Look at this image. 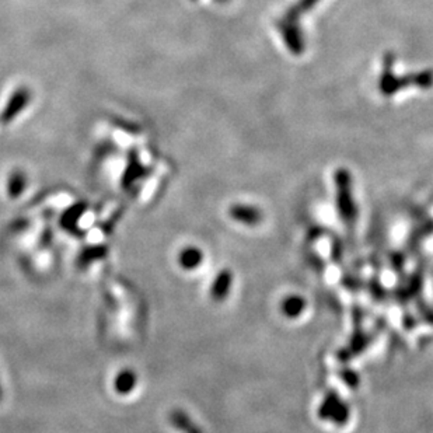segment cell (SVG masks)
<instances>
[{"label":"cell","mask_w":433,"mask_h":433,"mask_svg":"<svg viewBox=\"0 0 433 433\" xmlns=\"http://www.w3.org/2000/svg\"><path fill=\"white\" fill-rule=\"evenodd\" d=\"M408 84H415L421 88H431L433 86L432 72H421L404 79L394 77L393 74V55H386L385 70L380 79V90L385 95H392Z\"/></svg>","instance_id":"cell-1"},{"label":"cell","mask_w":433,"mask_h":433,"mask_svg":"<svg viewBox=\"0 0 433 433\" xmlns=\"http://www.w3.org/2000/svg\"><path fill=\"white\" fill-rule=\"evenodd\" d=\"M337 185V206L341 219L347 225H352L358 216V206L352 194V178L348 170L340 168L335 174Z\"/></svg>","instance_id":"cell-2"},{"label":"cell","mask_w":433,"mask_h":433,"mask_svg":"<svg viewBox=\"0 0 433 433\" xmlns=\"http://www.w3.org/2000/svg\"><path fill=\"white\" fill-rule=\"evenodd\" d=\"M319 418L333 421L335 425H345L349 420L351 411L345 401L337 393H328L317 410Z\"/></svg>","instance_id":"cell-3"},{"label":"cell","mask_w":433,"mask_h":433,"mask_svg":"<svg viewBox=\"0 0 433 433\" xmlns=\"http://www.w3.org/2000/svg\"><path fill=\"white\" fill-rule=\"evenodd\" d=\"M229 216L236 223H240L247 227L260 226L264 220V212L254 205L248 204H234L229 208Z\"/></svg>","instance_id":"cell-4"},{"label":"cell","mask_w":433,"mask_h":433,"mask_svg":"<svg viewBox=\"0 0 433 433\" xmlns=\"http://www.w3.org/2000/svg\"><path fill=\"white\" fill-rule=\"evenodd\" d=\"M278 28H279V32L288 49L293 55H302L305 51V38H303L302 29L298 25V22H292V21H286L281 18V21L278 22Z\"/></svg>","instance_id":"cell-5"},{"label":"cell","mask_w":433,"mask_h":433,"mask_svg":"<svg viewBox=\"0 0 433 433\" xmlns=\"http://www.w3.org/2000/svg\"><path fill=\"white\" fill-rule=\"evenodd\" d=\"M233 274L230 269L225 268L222 271L218 272V275L215 277L212 285H211V291H209V296L213 302L220 303L225 302L226 298L230 295L232 286H233Z\"/></svg>","instance_id":"cell-6"},{"label":"cell","mask_w":433,"mask_h":433,"mask_svg":"<svg viewBox=\"0 0 433 433\" xmlns=\"http://www.w3.org/2000/svg\"><path fill=\"white\" fill-rule=\"evenodd\" d=\"M279 307H281V313L284 314V317L289 320H296L305 313L307 307V300L302 295L291 293L282 299Z\"/></svg>","instance_id":"cell-7"},{"label":"cell","mask_w":433,"mask_h":433,"mask_svg":"<svg viewBox=\"0 0 433 433\" xmlns=\"http://www.w3.org/2000/svg\"><path fill=\"white\" fill-rule=\"evenodd\" d=\"M205 260V254L199 247L188 246L184 247L178 254V264L184 271L198 269Z\"/></svg>","instance_id":"cell-8"},{"label":"cell","mask_w":433,"mask_h":433,"mask_svg":"<svg viewBox=\"0 0 433 433\" xmlns=\"http://www.w3.org/2000/svg\"><path fill=\"white\" fill-rule=\"evenodd\" d=\"M170 424L173 428L181 433H204L202 428L196 425V422L181 408H175L168 415Z\"/></svg>","instance_id":"cell-9"},{"label":"cell","mask_w":433,"mask_h":433,"mask_svg":"<svg viewBox=\"0 0 433 433\" xmlns=\"http://www.w3.org/2000/svg\"><path fill=\"white\" fill-rule=\"evenodd\" d=\"M138 385V375L132 369H122L114 379V389L121 396L131 394Z\"/></svg>","instance_id":"cell-10"},{"label":"cell","mask_w":433,"mask_h":433,"mask_svg":"<svg viewBox=\"0 0 433 433\" xmlns=\"http://www.w3.org/2000/svg\"><path fill=\"white\" fill-rule=\"evenodd\" d=\"M320 0H298L285 14L284 20L286 21H292V22H298L299 17H302L303 14H306L307 11H310Z\"/></svg>","instance_id":"cell-11"},{"label":"cell","mask_w":433,"mask_h":433,"mask_svg":"<svg viewBox=\"0 0 433 433\" xmlns=\"http://www.w3.org/2000/svg\"><path fill=\"white\" fill-rule=\"evenodd\" d=\"M1 399H3V389H1V385H0V401H1Z\"/></svg>","instance_id":"cell-12"},{"label":"cell","mask_w":433,"mask_h":433,"mask_svg":"<svg viewBox=\"0 0 433 433\" xmlns=\"http://www.w3.org/2000/svg\"><path fill=\"white\" fill-rule=\"evenodd\" d=\"M218 1H227V0H218Z\"/></svg>","instance_id":"cell-13"}]
</instances>
